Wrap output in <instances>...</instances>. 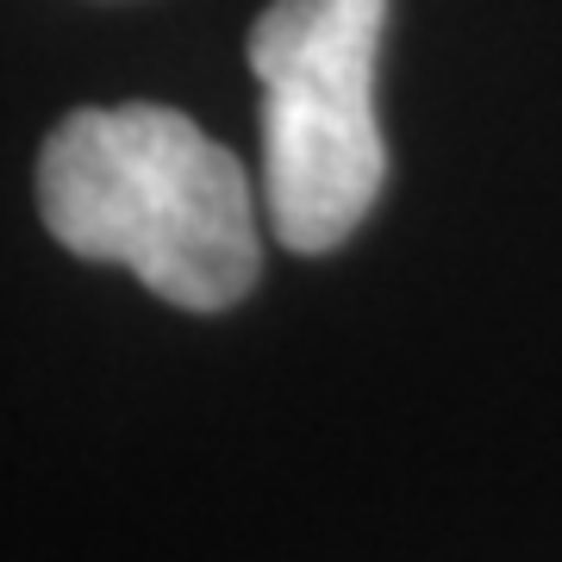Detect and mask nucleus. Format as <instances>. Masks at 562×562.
I'll return each mask as SVG.
<instances>
[{"label":"nucleus","mask_w":562,"mask_h":562,"mask_svg":"<svg viewBox=\"0 0 562 562\" xmlns=\"http://www.w3.org/2000/svg\"><path fill=\"white\" fill-rule=\"evenodd\" d=\"M38 213L63 250L120 262L188 313H225L262 269L244 162L157 101L69 113L44 138Z\"/></svg>","instance_id":"nucleus-1"},{"label":"nucleus","mask_w":562,"mask_h":562,"mask_svg":"<svg viewBox=\"0 0 562 562\" xmlns=\"http://www.w3.org/2000/svg\"><path fill=\"white\" fill-rule=\"evenodd\" d=\"M387 0H269L250 25L262 88V213L288 250H338L382 194L375 57Z\"/></svg>","instance_id":"nucleus-2"}]
</instances>
